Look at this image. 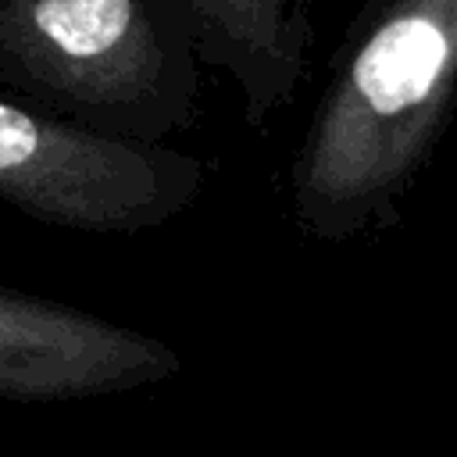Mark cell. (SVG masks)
Wrapping results in <instances>:
<instances>
[{
  "label": "cell",
  "instance_id": "obj_2",
  "mask_svg": "<svg viewBox=\"0 0 457 457\" xmlns=\"http://www.w3.org/2000/svg\"><path fill=\"white\" fill-rule=\"evenodd\" d=\"M0 46L121 139L154 143L196 118L200 57L182 0H11Z\"/></svg>",
  "mask_w": 457,
  "mask_h": 457
},
{
  "label": "cell",
  "instance_id": "obj_5",
  "mask_svg": "<svg viewBox=\"0 0 457 457\" xmlns=\"http://www.w3.org/2000/svg\"><path fill=\"white\" fill-rule=\"evenodd\" d=\"M182 7L196 36V57L239 82L243 121L264 132L307 75L311 0H182Z\"/></svg>",
  "mask_w": 457,
  "mask_h": 457
},
{
  "label": "cell",
  "instance_id": "obj_1",
  "mask_svg": "<svg viewBox=\"0 0 457 457\" xmlns=\"http://www.w3.org/2000/svg\"><path fill=\"white\" fill-rule=\"evenodd\" d=\"M457 114V0H364L289 164V218L314 243L400 225Z\"/></svg>",
  "mask_w": 457,
  "mask_h": 457
},
{
  "label": "cell",
  "instance_id": "obj_3",
  "mask_svg": "<svg viewBox=\"0 0 457 457\" xmlns=\"http://www.w3.org/2000/svg\"><path fill=\"white\" fill-rule=\"evenodd\" d=\"M204 175L189 154L0 100V196L36 218L89 232L154 228L200 196Z\"/></svg>",
  "mask_w": 457,
  "mask_h": 457
},
{
  "label": "cell",
  "instance_id": "obj_4",
  "mask_svg": "<svg viewBox=\"0 0 457 457\" xmlns=\"http://www.w3.org/2000/svg\"><path fill=\"white\" fill-rule=\"evenodd\" d=\"M179 353L136 328L0 289V396L71 400L171 378Z\"/></svg>",
  "mask_w": 457,
  "mask_h": 457
}]
</instances>
